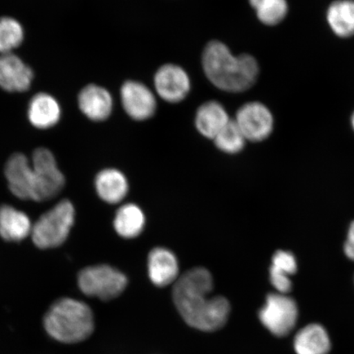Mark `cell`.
<instances>
[{"mask_svg": "<svg viewBox=\"0 0 354 354\" xmlns=\"http://www.w3.org/2000/svg\"><path fill=\"white\" fill-rule=\"evenodd\" d=\"M214 277L205 268H194L180 276L172 289V299L185 323L194 329L215 332L227 325L232 307L224 296H210Z\"/></svg>", "mask_w": 354, "mask_h": 354, "instance_id": "obj_1", "label": "cell"}, {"mask_svg": "<svg viewBox=\"0 0 354 354\" xmlns=\"http://www.w3.org/2000/svg\"><path fill=\"white\" fill-rule=\"evenodd\" d=\"M203 68L207 79L221 91L245 92L258 80L259 65L249 54L234 56L225 44L212 41L203 53Z\"/></svg>", "mask_w": 354, "mask_h": 354, "instance_id": "obj_2", "label": "cell"}, {"mask_svg": "<svg viewBox=\"0 0 354 354\" xmlns=\"http://www.w3.org/2000/svg\"><path fill=\"white\" fill-rule=\"evenodd\" d=\"M47 335L55 342L75 344L86 342L94 333L95 322L92 309L73 298H61L51 304L43 318Z\"/></svg>", "mask_w": 354, "mask_h": 354, "instance_id": "obj_3", "label": "cell"}, {"mask_svg": "<svg viewBox=\"0 0 354 354\" xmlns=\"http://www.w3.org/2000/svg\"><path fill=\"white\" fill-rule=\"evenodd\" d=\"M76 212L72 203L62 201L43 214L33 225L32 241L39 249L48 250L63 245L72 230Z\"/></svg>", "mask_w": 354, "mask_h": 354, "instance_id": "obj_4", "label": "cell"}, {"mask_svg": "<svg viewBox=\"0 0 354 354\" xmlns=\"http://www.w3.org/2000/svg\"><path fill=\"white\" fill-rule=\"evenodd\" d=\"M80 290L88 297L110 301L127 289L128 279L120 270L107 264L91 266L82 270L77 277Z\"/></svg>", "mask_w": 354, "mask_h": 354, "instance_id": "obj_5", "label": "cell"}, {"mask_svg": "<svg viewBox=\"0 0 354 354\" xmlns=\"http://www.w3.org/2000/svg\"><path fill=\"white\" fill-rule=\"evenodd\" d=\"M34 201H50L63 190L65 177L57 167L54 154L46 148L35 150L32 156Z\"/></svg>", "mask_w": 354, "mask_h": 354, "instance_id": "obj_6", "label": "cell"}, {"mask_svg": "<svg viewBox=\"0 0 354 354\" xmlns=\"http://www.w3.org/2000/svg\"><path fill=\"white\" fill-rule=\"evenodd\" d=\"M299 309L295 301L285 294L272 293L259 310V321L274 335L290 334L297 323Z\"/></svg>", "mask_w": 354, "mask_h": 354, "instance_id": "obj_7", "label": "cell"}, {"mask_svg": "<svg viewBox=\"0 0 354 354\" xmlns=\"http://www.w3.org/2000/svg\"><path fill=\"white\" fill-rule=\"evenodd\" d=\"M234 121L246 140L251 142H261L268 139L275 124L272 111L258 101L242 105L237 111Z\"/></svg>", "mask_w": 354, "mask_h": 354, "instance_id": "obj_8", "label": "cell"}, {"mask_svg": "<svg viewBox=\"0 0 354 354\" xmlns=\"http://www.w3.org/2000/svg\"><path fill=\"white\" fill-rule=\"evenodd\" d=\"M121 99L124 110L134 120H147L156 112V99L153 92L142 83L134 81L124 83Z\"/></svg>", "mask_w": 354, "mask_h": 354, "instance_id": "obj_9", "label": "cell"}, {"mask_svg": "<svg viewBox=\"0 0 354 354\" xmlns=\"http://www.w3.org/2000/svg\"><path fill=\"white\" fill-rule=\"evenodd\" d=\"M154 87L159 96L168 103H179L190 91L188 74L180 66L165 64L155 73Z\"/></svg>", "mask_w": 354, "mask_h": 354, "instance_id": "obj_10", "label": "cell"}, {"mask_svg": "<svg viewBox=\"0 0 354 354\" xmlns=\"http://www.w3.org/2000/svg\"><path fill=\"white\" fill-rule=\"evenodd\" d=\"M34 81L32 68L20 57L13 54L0 55V88L10 93L28 91Z\"/></svg>", "mask_w": 354, "mask_h": 354, "instance_id": "obj_11", "label": "cell"}, {"mask_svg": "<svg viewBox=\"0 0 354 354\" xmlns=\"http://www.w3.org/2000/svg\"><path fill=\"white\" fill-rule=\"evenodd\" d=\"M8 187L17 198L34 201L35 183L32 163L24 154L16 153L8 158L4 169Z\"/></svg>", "mask_w": 354, "mask_h": 354, "instance_id": "obj_12", "label": "cell"}, {"mask_svg": "<svg viewBox=\"0 0 354 354\" xmlns=\"http://www.w3.org/2000/svg\"><path fill=\"white\" fill-rule=\"evenodd\" d=\"M148 276L157 287L175 284L180 277V266L176 254L165 247L154 248L147 260Z\"/></svg>", "mask_w": 354, "mask_h": 354, "instance_id": "obj_13", "label": "cell"}, {"mask_svg": "<svg viewBox=\"0 0 354 354\" xmlns=\"http://www.w3.org/2000/svg\"><path fill=\"white\" fill-rule=\"evenodd\" d=\"M78 108L93 122L107 120L112 113L113 97L109 91L95 84L82 88L77 98Z\"/></svg>", "mask_w": 354, "mask_h": 354, "instance_id": "obj_14", "label": "cell"}, {"mask_svg": "<svg viewBox=\"0 0 354 354\" xmlns=\"http://www.w3.org/2000/svg\"><path fill=\"white\" fill-rule=\"evenodd\" d=\"M62 112L60 103L55 96L46 92H39L29 101L28 118L34 127L47 130L59 122Z\"/></svg>", "mask_w": 354, "mask_h": 354, "instance_id": "obj_15", "label": "cell"}, {"mask_svg": "<svg viewBox=\"0 0 354 354\" xmlns=\"http://www.w3.org/2000/svg\"><path fill=\"white\" fill-rule=\"evenodd\" d=\"M95 187L99 197L109 205H118L126 198L129 183L120 170L107 168L96 176Z\"/></svg>", "mask_w": 354, "mask_h": 354, "instance_id": "obj_16", "label": "cell"}, {"mask_svg": "<svg viewBox=\"0 0 354 354\" xmlns=\"http://www.w3.org/2000/svg\"><path fill=\"white\" fill-rule=\"evenodd\" d=\"M32 221L25 212L10 205L0 207V236L6 241L19 242L32 231Z\"/></svg>", "mask_w": 354, "mask_h": 354, "instance_id": "obj_17", "label": "cell"}, {"mask_svg": "<svg viewBox=\"0 0 354 354\" xmlns=\"http://www.w3.org/2000/svg\"><path fill=\"white\" fill-rule=\"evenodd\" d=\"M230 120L223 105L216 101H209L198 109L196 127L203 136L214 140Z\"/></svg>", "mask_w": 354, "mask_h": 354, "instance_id": "obj_18", "label": "cell"}, {"mask_svg": "<svg viewBox=\"0 0 354 354\" xmlns=\"http://www.w3.org/2000/svg\"><path fill=\"white\" fill-rule=\"evenodd\" d=\"M294 348L297 354H328L331 348L330 336L324 327L313 323L296 334Z\"/></svg>", "mask_w": 354, "mask_h": 354, "instance_id": "obj_19", "label": "cell"}, {"mask_svg": "<svg viewBox=\"0 0 354 354\" xmlns=\"http://www.w3.org/2000/svg\"><path fill=\"white\" fill-rule=\"evenodd\" d=\"M326 19L336 37H354V0H335L327 8Z\"/></svg>", "mask_w": 354, "mask_h": 354, "instance_id": "obj_20", "label": "cell"}, {"mask_svg": "<svg viewBox=\"0 0 354 354\" xmlns=\"http://www.w3.org/2000/svg\"><path fill=\"white\" fill-rule=\"evenodd\" d=\"M146 224L145 212L135 203L122 205L115 214L113 227L119 236L127 240L140 236Z\"/></svg>", "mask_w": 354, "mask_h": 354, "instance_id": "obj_21", "label": "cell"}, {"mask_svg": "<svg viewBox=\"0 0 354 354\" xmlns=\"http://www.w3.org/2000/svg\"><path fill=\"white\" fill-rule=\"evenodd\" d=\"M250 3L257 17L266 26L280 24L289 12L287 0H250Z\"/></svg>", "mask_w": 354, "mask_h": 354, "instance_id": "obj_22", "label": "cell"}, {"mask_svg": "<svg viewBox=\"0 0 354 354\" xmlns=\"http://www.w3.org/2000/svg\"><path fill=\"white\" fill-rule=\"evenodd\" d=\"M25 39L24 26L12 17H0V55L12 54Z\"/></svg>", "mask_w": 354, "mask_h": 354, "instance_id": "obj_23", "label": "cell"}, {"mask_svg": "<svg viewBox=\"0 0 354 354\" xmlns=\"http://www.w3.org/2000/svg\"><path fill=\"white\" fill-rule=\"evenodd\" d=\"M212 140L214 141L216 148L229 154L242 151L247 141L234 119H231Z\"/></svg>", "mask_w": 354, "mask_h": 354, "instance_id": "obj_24", "label": "cell"}, {"mask_svg": "<svg viewBox=\"0 0 354 354\" xmlns=\"http://www.w3.org/2000/svg\"><path fill=\"white\" fill-rule=\"evenodd\" d=\"M270 268L293 276L297 272L298 263L295 256L290 251L278 250L274 254L272 259V265Z\"/></svg>", "mask_w": 354, "mask_h": 354, "instance_id": "obj_25", "label": "cell"}, {"mask_svg": "<svg viewBox=\"0 0 354 354\" xmlns=\"http://www.w3.org/2000/svg\"><path fill=\"white\" fill-rule=\"evenodd\" d=\"M270 281L277 291V293L287 295L292 289V281L290 276L277 271L272 268L269 270Z\"/></svg>", "mask_w": 354, "mask_h": 354, "instance_id": "obj_26", "label": "cell"}, {"mask_svg": "<svg viewBox=\"0 0 354 354\" xmlns=\"http://www.w3.org/2000/svg\"><path fill=\"white\" fill-rule=\"evenodd\" d=\"M344 252L348 259L354 261V221L349 225L346 241L344 245Z\"/></svg>", "mask_w": 354, "mask_h": 354, "instance_id": "obj_27", "label": "cell"}, {"mask_svg": "<svg viewBox=\"0 0 354 354\" xmlns=\"http://www.w3.org/2000/svg\"><path fill=\"white\" fill-rule=\"evenodd\" d=\"M351 127L353 128V130L354 131V111H353V113H352V116L351 118Z\"/></svg>", "mask_w": 354, "mask_h": 354, "instance_id": "obj_28", "label": "cell"}]
</instances>
